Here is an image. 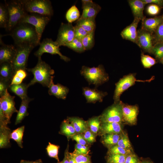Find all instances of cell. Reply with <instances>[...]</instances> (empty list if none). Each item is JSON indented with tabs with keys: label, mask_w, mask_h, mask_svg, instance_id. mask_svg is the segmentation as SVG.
Returning <instances> with one entry per match:
<instances>
[{
	"label": "cell",
	"mask_w": 163,
	"mask_h": 163,
	"mask_svg": "<svg viewBox=\"0 0 163 163\" xmlns=\"http://www.w3.org/2000/svg\"><path fill=\"white\" fill-rule=\"evenodd\" d=\"M9 35L12 38L15 46L26 44L36 47L40 43L35 27L28 23H19Z\"/></svg>",
	"instance_id": "obj_1"
},
{
	"label": "cell",
	"mask_w": 163,
	"mask_h": 163,
	"mask_svg": "<svg viewBox=\"0 0 163 163\" xmlns=\"http://www.w3.org/2000/svg\"><path fill=\"white\" fill-rule=\"evenodd\" d=\"M38 58L37 63L34 67L26 69L34 75L33 78L28 84V85L29 87L38 83L48 88L52 79L53 78V75L54 71L49 64L42 60L41 57Z\"/></svg>",
	"instance_id": "obj_2"
},
{
	"label": "cell",
	"mask_w": 163,
	"mask_h": 163,
	"mask_svg": "<svg viewBox=\"0 0 163 163\" xmlns=\"http://www.w3.org/2000/svg\"><path fill=\"white\" fill-rule=\"evenodd\" d=\"M9 14V21L6 30L10 32L27 13L24 9L22 0L5 1Z\"/></svg>",
	"instance_id": "obj_3"
},
{
	"label": "cell",
	"mask_w": 163,
	"mask_h": 163,
	"mask_svg": "<svg viewBox=\"0 0 163 163\" xmlns=\"http://www.w3.org/2000/svg\"><path fill=\"white\" fill-rule=\"evenodd\" d=\"M81 73L89 84L96 86L104 83L109 79L108 74L101 65L97 67L91 68L83 66Z\"/></svg>",
	"instance_id": "obj_4"
},
{
	"label": "cell",
	"mask_w": 163,
	"mask_h": 163,
	"mask_svg": "<svg viewBox=\"0 0 163 163\" xmlns=\"http://www.w3.org/2000/svg\"><path fill=\"white\" fill-rule=\"evenodd\" d=\"M26 12L35 13L51 17L53 10L51 2L49 0H22Z\"/></svg>",
	"instance_id": "obj_5"
},
{
	"label": "cell",
	"mask_w": 163,
	"mask_h": 163,
	"mask_svg": "<svg viewBox=\"0 0 163 163\" xmlns=\"http://www.w3.org/2000/svg\"><path fill=\"white\" fill-rule=\"evenodd\" d=\"M16 52L11 63L14 75L20 69L26 70L29 55L35 47L33 45L23 44L16 46Z\"/></svg>",
	"instance_id": "obj_6"
},
{
	"label": "cell",
	"mask_w": 163,
	"mask_h": 163,
	"mask_svg": "<svg viewBox=\"0 0 163 163\" xmlns=\"http://www.w3.org/2000/svg\"><path fill=\"white\" fill-rule=\"evenodd\" d=\"M50 19V17L49 16L35 13H27L20 23H28L34 26L40 40L45 28Z\"/></svg>",
	"instance_id": "obj_7"
},
{
	"label": "cell",
	"mask_w": 163,
	"mask_h": 163,
	"mask_svg": "<svg viewBox=\"0 0 163 163\" xmlns=\"http://www.w3.org/2000/svg\"><path fill=\"white\" fill-rule=\"evenodd\" d=\"M122 101L114 103L107 108L100 116L101 123L123 122Z\"/></svg>",
	"instance_id": "obj_8"
},
{
	"label": "cell",
	"mask_w": 163,
	"mask_h": 163,
	"mask_svg": "<svg viewBox=\"0 0 163 163\" xmlns=\"http://www.w3.org/2000/svg\"><path fill=\"white\" fill-rule=\"evenodd\" d=\"M39 47L34 53V55L38 58L41 57L45 53H50L52 55L57 54L60 56L61 59L67 62L70 60L69 58L63 55L60 51L59 46L55 41L50 38H46L39 43Z\"/></svg>",
	"instance_id": "obj_9"
},
{
	"label": "cell",
	"mask_w": 163,
	"mask_h": 163,
	"mask_svg": "<svg viewBox=\"0 0 163 163\" xmlns=\"http://www.w3.org/2000/svg\"><path fill=\"white\" fill-rule=\"evenodd\" d=\"M135 73H130L123 76L115 84L113 96L114 103L119 102L122 94L129 88L134 85L136 82L142 81L137 80Z\"/></svg>",
	"instance_id": "obj_10"
},
{
	"label": "cell",
	"mask_w": 163,
	"mask_h": 163,
	"mask_svg": "<svg viewBox=\"0 0 163 163\" xmlns=\"http://www.w3.org/2000/svg\"><path fill=\"white\" fill-rule=\"evenodd\" d=\"M75 38V29L72 23H61L55 41L59 46L72 41Z\"/></svg>",
	"instance_id": "obj_11"
},
{
	"label": "cell",
	"mask_w": 163,
	"mask_h": 163,
	"mask_svg": "<svg viewBox=\"0 0 163 163\" xmlns=\"http://www.w3.org/2000/svg\"><path fill=\"white\" fill-rule=\"evenodd\" d=\"M136 44L144 51L152 54L154 46L152 34L142 28L138 30Z\"/></svg>",
	"instance_id": "obj_12"
},
{
	"label": "cell",
	"mask_w": 163,
	"mask_h": 163,
	"mask_svg": "<svg viewBox=\"0 0 163 163\" xmlns=\"http://www.w3.org/2000/svg\"><path fill=\"white\" fill-rule=\"evenodd\" d=\"M123 122L130 125L136 124L139 113L137 105H129L122 102Z\"/></svg>",
	"instance_id": "obj_13"
},
{
	"label": "cell",
	"mask_w": 163,
	"mask_h": 163,
	"mask_svg": "<svg viewBox=\"0 0 163 163\" xmlns=\"http://www.w3.org/2000/svg\"><path fill=\"white\" fill-rule=\"evenodd\" d=\"M14 98L9 94L8 90L0 98V105L5 115L10 120L12 114L18 112L15 106Z\"/></svg>",
	"instance_id": "obj_14"
},
{
	"label": "cell",
	"mask_w": 163,
	"mask_h": 163,
	"mask_svg": "<svg viewBox=\"0 0 163 163\" xmlns=\"http://www.w3.org/2000/svg\"><path fill=\"white\" fill-rule=\"evenodd\" d=\"M82 8L83 9L82 15L78 19L95 18L101 10L100 6L91 0H83Z\"/></svg>",
	"instance_id": "obj_15"
},
{
	"label": "cell",
	"mask_w": 163,
	"mask_h": 163,
	"mask_svg": "<svg viewBox=\"0 0 163 163\" xmlns=\"http://www.w3.org/2000/svg\"><path fill=\"white\" fill-rule=\"evenodd\" d=\"M0 38V64L4 62L11 63L16 52V47L3 43Z\"/></svg>",
	"instance_id": "obj_16"
},
{
	"label": "cell",
	"mask_w": 163,
	"mask_h": 163,
	"mask_svg": "<svg viewBox=\"0 0 163 163\" xmlns=\"http://www.w3.org/2000/svg\"><path fill=\"white\" fill-rule=\"evenodd\" d=\"M140 21L139 19L134 18L133 22L121 32L120 35L122 38L136 43L137 37V28Z\"/></svg>",
	"instance_id": "obj_17"
},
{
	"label": "cell",
	"mask_w": 163,
	"mask_h": 163,
	"mask_svg": "<svg viewBox=\"0 0 163 163\" xmlns=\"http://www.w3.org/2000/svg\"><path fill=\"white\" fill-rule=\"evenodd\" d=\"M83 94L87 102L94 103L97 101L101 102L107 93L99 91L95 89L85 87L83 89Z\"/></svg>",
	"instance_id": "obj_18"
},
{
	"label": "cell",
	"mask_w": 163,
	"mask_h": 163,
	"mask_svg": "<svg viewBox=\"0 0 163 163\" xmlns=\"http://www.w3.org/2000/svg\"><path fill=\"white\" fill-rule=\"evenodd\" d=\"M53 78L48 87V92L50 95H53L58 98L65 100L69 91V88L60 84H54Z\"/></svg>",
	"instance_id": "obj_19"
},
{
	"label": "cell",
	"mask_w": 163,
	"mask_h": 163,
	"mask_svg": "<svg viewBox=\"0 0 163 163\" xmlns=\"http://www.w3.org/2000/svg\"><path fill=\"white\" fill-rule=\"evenodd\" d=\"M162 23L163 16L150 18H145L142 21L141 28L153 34L158 27Z\"/></svg>",
	"instance_id": "obj_20"
},
{
	"label": "cell",
	"mask_w": 163,
	"mask_h": 163,
	"mask_svg": "<svg viewBox=\"0 0 163 163\" xmlns=\"http://www.w3.org/2000/svg\"><path fill=\"white\" fill-rule=\"evenodd\" d=\"M128 2L134 18L143 21L145 18L143 14L145 4L142 0H129Z\"/></svg>",
	"instance_id": "obj_21"
},
{
	"label": "cell",
	"mask_w": 163,
	"mask_h": 163,
	"mask_svg": "<svg viewBox=\"0 0 163 163\" xmlns=\"http://www.w3.org/2000/svg\"><path fill=\"white\" fill-rule=\"evenodd\" d=\"M123 131L122 123L112 122L101 123L99 131L102 136L108 134H120Z\"/></svg>",
	"instance_id": "obj_22"
},
{
	"label": "cell",
	"mask_w": 163,
	"mask_h": 163,
	"mask_svg": "<svg viewBox=\"0 0 163 163\" xmlns=\"http://www.w3.org/2000/svg\"><path fill=\"white\" fill-rule=\"evenodd\" d=\"M67 119L72 125L76 133H84L88 129L87 122L75 117H68Z\"/></svg>",
	"instance_id": "obj_23"
},
{
	"label": "cell",
	"mask_w": 163,
	"mask_h": 163,
	"mask_svg": "<svg viewBox=\"0 0 163 163\" xmlns=\"http://www.w3.org/2000/svg\"><path fill=\"white\" fill-rule=\"evenodd\" d=\"M33 99L28 97L21 100V104L16 118L15 125L21 123L25 117L28 115L29 113L27 112L28 104Z\"/></svg>",
	"instance_id": "obj_24"
},
{
	"label": "cell",
	"mask_w": 163,
	"mask_h": 163,
	"mask_svg": "<svg viewBox=\"0 0 163 163\" xmlns=\"http://www.w3.org/2000/svg\"><path fill=\"white\" fill-rule=\"evenodd\" d=\"M0 64V79L11 83L14 75L11 64L4 62Z\"/></svg>",
	"instance_id": "obj_25"
},
{
	"label": "cell",
	"mask_w": 163,
	"mask_h": 163,
	"mask_svg": "<svg viewBox=\"0 0 163 163\" xmlns=\"http://www.w3.org/2000/svg\"><path fill=\"white\" fill-rule=\"evenodd\" d=\"M11 129L7 126H0V148H5L10 146Z\"/></svg>",
	"instance_id": "obj_26"
},
{
	"label": "cell",
	"mask_w": 163,
	"mask_h": 163,
	"mask_svg": "<svg viewBox=\"0 0 163 163\" xmlns=\"http://www.w3.org/2000/svg\"><path fill=\"white\" fill-rule=\"evenodd\" d=\"M29 87L28 84L22 83L20 84L11 85L9 88L11 91L22 100L28 97L27 90Z\"/></svg>",
	"instance_id": "obj_27"
},
{
	"label": "cell",
	"mask_w": 163,
	"mask_h": 163,
	"mask_svg": "<svg viewBox=\"0 0 163 163\" xmlns=\"http://www.w3.org/2000/svg\"><path fill=\"white\" fill-rule=\"evenodd\" d=\"M59 133L66 136L69 140L76 133L72 125L67 119L62 122Z\"/></svg>",
	"instance_id": "obj_28"
},
{
	"label": "cell",
	"mask_w": 163,
	"mask_h": 163,
	"mask_svg": "<svg viewBox=\"0 0 163 163\" xmlns=\"http://www.w3.org/2000/svg\"><path fill=\"white\" fill-rule=\"evenodd\" d=\"M76 25L82 28L88 33L94 31L96 28L95 18L78 19Z\"/></svg>",
	"instance_id": "obj_29"
},
{
	"label": "cell",
	"mask_w": 163,
	"mask_h": 163,
	"mask_svg": "<svg viewBox=\"0 0 163 163\" xmlns=\"http://www.w3.org/2000/svg\"><path fill=\"white\" fill-rule=\"evenodd\" d=\"M120 134L111 133L102 136L101 142L108 148L117 145Z\"/></svg>",
	"instance_id": "obj_30"
},
{
	"label": "cell",
	"mask_w": 163,
	"mask_h": 163,
	"mask_svg": "<svg viewBox=\"0 0 163 163\" xmlns=\"http://www.w3.org/2000/svg\"><path fill=\"white\" fill-rule=\"evenodd\" d=\"M9 21V14L7 6L5 4H0V27L6 29Z\"/></svg>",
	"instance_id": "obj_31"
},
{
	"label": "cell",
	"mask_w": 163,
	"mask_h": 163,
	"mask_svg": "<svg viewBox=\"0 0 163 163\" xmlns=\"http://www.w3.org/2000/svg\"><path fill=\"white\" fill-rule=\"evenodd\" d=\"M24 128V126L18 128L11 132L10 136V139L15 141L18 146L21 148L23 147V137Z\"/></svg>",
	"instance_id": "obj_32"
},
{
	"label": "cell",
	"mask_w": 163,
	"mask_h": 163,
	"mask_svg": "<svg viewBox=\"0 0 163 163\" xmlns=\"http://www.w3.org/2000/svg\"><path fill=\"white\" fill-rule=\"evenodd\" d=\"M87 122L89 129L95 134H97L100 130L101 124L100 116L91 118Z\"/></svg>",
	"instance_id": "obj_33"
},
{
	"label": "cell",
	"mask_w": 163,
	"mask_h": 163,
	"mask_svg": "<svg viewBox=\"0 0 163 163\" xmlns=\"http://www.w3.org/2000/svg\"><path fill=\"white\" fill-rule=\"evenodd\" d=\"M117 145L123 149L133 150L127 134L125 131H123L120 133V137Z\"/></svg>",
	"instance_id": "obj_34"
},
{
	"label": "cell",
	"mask_w": 163,
	"mask_h": 163,
	"mask_svg": "<svg viewBox=\"0 0 163 163\" xmlns=\"http://www.w3.org/2000/svg\"><path fill=\"white\" fill-rule=\"evenodd\" d=\"M80 16V12L77 7L72 6L67 11L66 17L68 23H72L74 21L78 20Z\"/></svg>",
	"instance_id": "obj_35"
},
{
	"label": "cell",
	"mask_w": 163,
	"mask_h": 163,
	"mask_svg": "<svg viewBox=\"0 0 163 163\" xmlns=\"http://www.w3.org/2000/svg\"><path fill=\"white\" fill-rule=\"evenodd\" d=\"M64 46L78 53L83 52L85 50L81 40L75 38L71 41L65 44Z\"/></svg>",
	"instance_id": "obj_36"
},
{
	"label": "cell",
	"mask_w": 163,
	"mask_h": 163,
	"mask_svg": "<svg viewBox=\"0 0 163 163\" xmlns=\"http://www.w3.org/2000/svg\"><path fill=\"white\" fill-rule=\"evenodd\" d=\"M94 31L88 33L81 41L85 50L91 49L94 44Z\"/></svg>",
	"instance_id": "obj_37"
},
{
	"label": "cell",
	"mask_w": 163,
	"mask_h": 163,
	"mask_svg": "<svg viewBox=\"0 0 163 163\" xmlns=\"http://www.w3.org/2000/svg\"><path fill=\"white\" fill-rule=\"evenodd\" d=\"M141 60L142 65L145 68H150L157 63V61L154 58L150 56L145 55L142 52Z\"/></svg>",
	"instance_id": "obj_38"
},
{
	"label": "cell",
	"mask_w": 163,
	"mask_h": 163,
	"mask_svg": "<svg viewBox=\"0 0 163 163\" xmlns=\"http://www.w3.org/2000/svg\"><path fill=\"white\" fill-rule=\"evenodd\" d=\"M134 152L133 150L123 149L116 145L108 148V154H119L127 155Z\"/></svg>",
	"instance_id": "obj_39"
},
{
	"label": "cell",
	"mask_w": 163,
	"mask_h": 163,
	"mask_svg": "<svg viewBox=\"0 0 163 163\" xmlns=\"http://www.w3.org/2000/svg\"><path fill=\"white\" fill-rule=\"evenodd\" d=\"M60 146L49 142L48 145L46 148L47 152L49 156L51 158H55L57 160L58 162L59 160L58 156L59 149Z\"/></svg>",
	"instance_id": "obj_40"
},
{
	"label": "cell",
	"mask_w": 163,
	"mask_h": 163,
	"mask_svg": "<svg viewBox=\"0 0 163 163\" xmlns=\"http://www.w3.org/2000/svg\"><path fill=\"white\" fill-rule=\"evenodd\" d=\"M127 155L108 154L106 157L107 163H125Z\"/></svg>",
	"instance_id": "obj_41"
},
{
	"label": "cell",
	"mask_w": 163,
	"mask_h": 163,
	"mask_svg": "<svg viewBox=\"0 0 163 163\" xmlns=\"http://www.w3.org/2000/svg\"><path fill=\"white\" fill-rule=\"evenodd\" d=\"M152 35L154 45L163 43V23L158 27Z\"/></svg>",
	"instance_id": "obj_42"
},
{
	"label": "cell",
	"mask_w": 163,
	"mask_h": 163,
	"mask_svg": "<svg viewBox=\"0 0 163 163\" xmlns=\"http://www.w3.org/2000/svg\"><path fill=\"white\" fill-rule=\"evenodd\" d=\"M152 54L155 58L159 60L163 57V43L156 44L154 45Z\"/></svg>",
	"instance_id": "obj_43"
},
{
	"label": "cell",
	"mask_w": 163,
	"mask_h": 163,
	"mask_svg": "<svg viewBox=\"0 0 163 163\" xmlns=\"http://www.w3.org/2000/svg\"><path fill=\"white\" fill-rule=\"evenodd\" d=\"M75 149L73 152L77 155H88L90 151L87 145H83L77 143L75 145Z\"/></svg>",
	"instance_id": "obj_44"
},
{
	"label": "cell",
	"mask_w": 163,
	"mask_h": 163,
	"mask_svg": "<svg viewBox=\"0 0 163 163\" xmlns=\"http://www.w3.org/2000/svg\"><path fill=\"white\" fill-rule=\"evenodd\" d=\"M75 163H92L90 156L88 155H77L73 152Z\"/></svg>",
	"instance_id": "obj_45"
},
{
	"label": "cell",
	"mask_w": 163,
	"mask_h": 163,
	"mask_svg": "<svg viewBox=\"0 0 163 163\" xmlns=\"http://www.w3.org/2000/svg\"><path fill=\"white\" fill-rule=\"evenodd\" d=\"M75 38L81 40L88 33L82 27L76 25L74 26Z\"/></svg>",
	"instance_id": "obj_46"
},
{
	"label": "cell",
	"mask_w": 163,
	"mask_h": 163,
	"mask_svg": "<svg viewBox=\"0 0 163 163\" xmlns=\"http://www.w3.org/2000/svg\"><path fill=\"white\" fill-rule=\"evenodd\" d=\"M161 7L159 6L154 4H151L148 6L146 9L147 13L151 15H155L159 12Z\"/></svg>",
	"instance_id": "obj_47"
},
{
	"label": "cell",
	"mask_w": 163,
	"mask_h": 163,
	"mask_svg": "<svg viewBox=\"0 0 163 163\" xmlns=\"http://www.w3.org/2000/svg\"><path fill=\"white\" fill-rule=\"evenodd\" d=\"M83 134L84 137L87 142L92 143L96 141V136L95 134L88 129Z\"/></svg>",
	"instance_id": "obj_48"
},
{
	"label": "cell",
	"mask_w": 163,
	"mask_h": 163,
	"mask_svg": "<svg viewBox=\"0 0 163 163\" xmlns=\"http://www.w3.org/2000/svg\"><path fill=\"white\" fill-rule=\"evenodd\" d=\"M11 82L0 79V96L3 95L10 86Z\"/></svg>",
	"instance_id": "obj_49"
},
{
	"label": "cell",
	"mask_w": 163,
	"mask_h": 163,
	"mask_svg": "<svg viewBox=\"0 0 163 163\" xmlns=\"http://www.w3.org/2000/svg\"><path fill=\"white\" fill-rule=\"evenodd\" d=\"M71 139L75 141L77 143L82 145H87L88 143L82 133H76L72 137Z\"/></svg>",
	"instance_id": "obj_50"
},
{
	"label": "cell",
	"mask_w": 163,
	"mask_h": 163,
	"mask_svg": "<svg viewBox=\"0 0 163 163\" xmlns=\"http://www.w3.org/2000/svg\"><path fill=\"white\" fill-rule=\"evenodd\" d=\"M10 122V120L5 115L0 105V126H7Z\"/></svg>",
	"instance_id": "obj_51"
},
{
	"label": "cell",
	"mask_w": 163,
	"mask_h": 163,
	"mask_svg": "<svg viewBox=\"0 0 163 163\" xmlns=\"http://www.w3.org/2000/svg\"><path fill=\"white\" fill-rule=\"evenodd\" d=\"M140 160L134 152L127 155L125 163H139Z\"/></svg>",
	"instance_id": "obj_52"
},
{
	"label": "cell",
	"mask_w": 163,
	"mask_h": 163,
	"mask_svg": "<svg viewBox=\"0 0 163 163\" xmlns=\"http://www.w3.org/2000/svg\"><path fill=\"white\" fill-rule=\"evenodd\" d=\"M145 5L147 4L156 5L161 8L163 7V0H142Z\"/></svg>",
	"instance_id": "obj_53"
},
{
	"label": "cell",
	"mask_w": 163,
	"mask_h": 163,
	"mask_svg": "<svg viewBox=\"0 0 163 163\" xmlns=\"http://www.w3.org/2000/svg\"><path fill=\"white\" fill-rule=\"evenodd\" d=\"M15 74L23 80L27 75V73L26 70L23 69H20L17 70Z\"/></svg>",
	"instance_id": "obj_54"
},
{
	"label": "cell",
	"mask_w": 163,
	"mask_h": 163,
	"mask_svg": "<svg viewBox=\"0 0 163 163\" xmlns=\"http://www.w3.org/2000/svg\"><path fill=\"white\" fill-rule=\"evenodd\" d=\"M23 80L14 74L11 80L10 85H18L22 83Z\"/></svg>",
	"instance_id": "obj_55"
},
{
	"label": "cell",
	"mask_w": 163,
	"mask_h": 163,
	"mask_svg": "<svg viewBox=\"0 0 163 163\" xmlns=\"http://www.w3.org/2000/svg\"><path fill=\"white\" fill-rule=\"evenodd\" d=\"M69 145H67V147L64 152V158L63 160L60 162H58L57 163H69V159L68 157L69 152Z\"/></svg>",
	"instance_id": "obj_56"
},
{
	"label": "cell",
	"mask_w": 163,
	"mask_h": 163,
	"mask_svg": "<svg viewBox=\"0 0 163 163\" xmlns=\"http://www.w3.org/2000/svg\"><path fill=\"white\" fill-rule=\"evenodd\" d=\"M69 163H75V156L73 152H68Z\"/></svg>",
	"instance_id": "obj_57"
},
{
	"label": "cell",
	"mask_w": 163,
	"mask_h": 163,
	"mask_svg": "<svg viewBox=\"0 0 163 163\" xmlns=\"http://www.w3.org/2000/svg\"><path fill=\"white\" fill-rule=\"evenodd\" d=\"M34 161H26L24 160H21L20 161V163H33Z\"/></svg>",
	"instance_id": "obj_58"
},
{
	"label": "cell",
	"mask_w": 163,
	"mask_h": 163,
	"mask_svg": "<svg viewBox=\"0 0 163 163\" xmlns=\"http://www.w3.org/2000/svg\"><path fill=\"white\" fill-rule=\"evenodd\" d=\"M33 163H43V162L41 159H39L34 161Z\"/></svg>",
	"instance_id": "obj_59"
},
{
	"label": "cell",
	"mask_w": 163,
	"mask_h": 163,
	"mask_svg": "<svg viewBox=\"0 0 163 163\" xmlns=\"http://www.w3.org/2000/svg\"><path fill=\"white\" fill-rule=\"evenodd\" d=\"M139 163H153L152 161H150L147 160H144L142 161H140Z\"/></svg>",
	"instance_id": "obj_60"
},
{
	"label": "cell",
	"mask_w": 163,
	"mask_h": 163,
	"mask_svg": "<svg viewBox=\"0 0 163 163\" xmlns=\"http://www.w3.org/2000/svg\"><path fill=\"white\" fill-rule=\"evenodd\" d=\"M159 62L160 63H161L163 65V57L161 59L159 60Z\"/></svg>",
	"instance_id": "obj_61"
},
{
	"label": "cell",
	"mask_w": 163,
	"mask_h": 163,
	"mask_svg": "<svg viewBox=\"0 0 163 163\" xmlns=\"http://www.w3.org/2000/svg\"><path fill=\"white\" fill-rule=\"evenodd\" d=\"M162 16H163V15H162Z\"/></svg>",
	"instance_id": "obj_62"
}]
</instances>
